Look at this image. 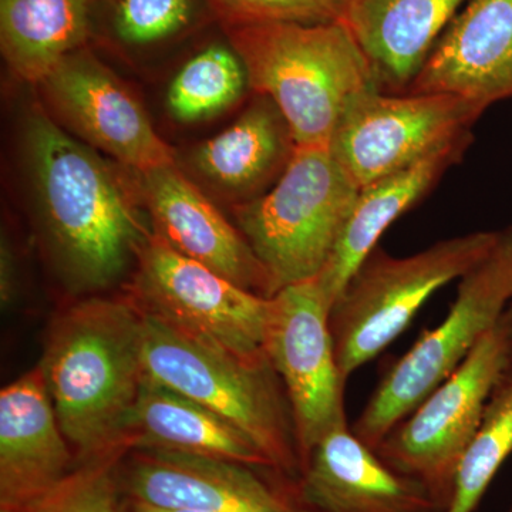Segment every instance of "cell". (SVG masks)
<instances>
[{"label": "cell", "mask_w": 512, "mask_h": 512, "mask_svg": "<svg viewBox=\"0 0 512 512\" xmlns=\"http://www.w3.org/2000/svg\"><path fill=\"white\" fill-rule=\"evenodd\" d=\"M23 124L37 210L64 278L79 292L109 288L136 261L151 232L106 161L42 104Z\"/></svg>", "instance_id": "6da1fadb"}, {"label": "cell", "mask_w": 512, "mask_h": 512, "mask_svg": "<svg viewBox=\"0 0 512 512\" xmlns=\"http://www.w3.org/2000/svg\"><path fill=\"white\" fill-rule=\"evenodd\" d=\"M39 367L77 464L127 453V421L146 376L143 312L130 296L63 308Z\"/></svg>", "instance_id": "7a4b0ae2"}, {"label": "cell", "mask_w": 512, "mask_h": 512, "mask_svg": "<svg viewBox=\"0 0 512 512\" xmlns=\"http://www.w3.org/2000/svg\"><path fill=\"white\" fill-rule=\"evenodd\" d=\"M224 30L249 89L278 107L296 147L329 148L350 101L377 89L369 60L343 20Z\"/></svg>", "instance_id": "3957f363"}, {"label": "cell", "mask_w": 512, "mask_h": 512, "mask_svg": "<svg viewBox=\"0 0 512 512\" xmlns=\"http://www.w3.org/2000/svg\"><path fill=\"white\" fill-rule=\"evenodd\" d=\"M143 319L146 375L220 414L255 441L278 473L299 480L295 420L269 357L248 359L150 313Z\"/></svg>", "instance_id": "277c9868"}, {"label": "cell", "mask_w": 512, "mask_h": 512, "mask_svg": "<svg viewBox=\"0 0 512 512\" xmlns=\"http://www.w3.org/2000/svg\"><path fill=\"white\" fill-rule=\"evenodd\" d=\"M360 188L325 147H296L274 187L235 205V220L269 282V298L328 264Z\"/></svg>", "instance_id": "5b68a950"}, {"label": "cell", "mask_w": 512, "mask_h": 512, "mask_svg": "<svg viewBox=\"0 0 512 512\" xmlns=\"http://www.w3.org/2000/svg\"><path fill=\"white\" fill-rule=\"evenodd\" d=\"M498 235L500 229L470 232L409 256L373 249L330 309L343 380L389 348L434 293L483 261Z\"/></svg>", "instance_id": "8992f818"}, {"label": "cell", "mask_w": 512, "mask_h": 512, "mask_svg": "<svg viewBox=\"0 0 512 512\" xmlns=\"http://www.w3.org/2000/svg\"><path fill=\"white\" fill-rule=\"evenodd\" d=\"M512 302V225L463 278L446 318L421 333L412 348L387 369L362 413L350 426L357 439L376 450L390 430L476 348Z\"/></svg>", "instance_id": "52a82bcc"}, {"label": "cell", "mask_w": 512, "mask_h": 512, "mask_svg": "<svg viewBox=\"0 0 512 512\" xmlns=\"http://www.w3.org/2000/svg\"><path fill=\"white\" fill-rule=\"evenodd\" d=\"M511 370L512 305L466 360L387 433L377 456L426 485L446 512L461 457L494 390Z\"/></svg>", "instance_id": "ba28073f"}, {"label": "cell", "mask_w": 512, "mask_h": 512, "mask_svg": "<svg viewBox=\"0 0 512 512\" xmlns=\"http://www.w3.org/2000/svg\"><path fill=\"white\" fill-rule=\"evenodd\" d=\"M141 311L248 359L266 357L271 298L249 292L178 254L151 232L128 289Z\"/></svg>", "instance_id": "9c48e42d"}, {"label": "cell", "mask_w": 512, "mask_h": 512, "mask_svg": "<svg viewBox=\"0 0 512 512\" xmlns=\"http://www.w3.org/2000/svg\"><path fill=\"white\" fill-rule=\"evenodd\" d=\"M484 111L451 94L370 89L350 101L329 150L357 187L416 164L471 136Z\"/></svg>", "instance_id": "30bf717a"}, {"label": "cell", "mask_w": 512, "mask_h": 512, "mask_svg": "<svg viewBox=\"0 0 512 512\" xmlns=\"http://www.w3.org/2000/svg\"><path fill=\"white\" fill-rule=\"evenodd\" d=\"M330 309L313 278L272 296L266 325L265 352L288 394L302 467L323 437L348 424L346 382L336 362Z\"/></svg>", "instance_id": "8fae6325"}, {"label": "cell", "mask_w": 512, "mask_h": 512, "mask_svg": "<svg viewBox=\"0 0 512 512\" xmlns=\"http://www.w3.org/2000/svg\"><path fill=\"white\" fill-rule=\"evenodd\" d=\"M127 500L207 512H319L299 480L274 468L180 451L134 448L117 466Z\"/></svg>", "instance_id": "7c38bea8"}, {"label": "cell", "mask_w": 512, "mask_h": 512, "mask_svg": "<svg viewBox=\"0 0 512 512\" xmlns=\"http://www.w3.org/2000/svg\"><path fill=\"white\" fill-rule=\"evenodd\" d=\"M37 87L42 106L67 133L128 170L175 164L136 94L92 53L67 56Z\"/></svg>", "instance_id": "4fadbf2b"}, {"label": "cell", "mask_w": 512, "mask_h": 512, "mask_svg": "<svg viewBox=\"0 0 512 512\" xmlns=\"http://www.w3.org/2000/svg\"><path fill=\"white\" fill-rule=\"evenodd\" d=\"M137 175L154 235L178 254L208 266L249 292L269 298L268 276L247 239L177 165Z\"/></svg>", "instance_id": "5bb4252c"}, {"label": "cell", "mask_w": 512, "mask_h": 512, "mask_svg": "<svg viewBox=\"0 0 512 512\" xmlns=\"http://www.w3.org/2000/svg\"><path fill=\"white\" fill-rule=\"evenodd\" d=\"M406 93L451 94L483 111L512 99V0H468Z\"/></svg>", "instance_id": "9a60e30c"}, {"label": "cell", "mask_w": 512, "mask_h": 512, "mask_svg": "<svg viewBox=\"0 0 512 512\" xmlns=\"http://www.w3.org/2000/svg\"><path fill=\"white\" fill-rule=\"evenodd\" d=\"M76 464L37 365L0 392V510L42 497Z\"/></svg>", "instance_id": "2e32d148"}, {"label": "cell", "mask_w": 512, "mask_h": 512, "mask_svg": "<svg viewBox=\"0 0 512 512\" xmlns=\"http://www.w3.org/2000/svg\"><path fill=\"white\" fill-rule=\"evenodd\" d=\"M299 485L319 512H443L426 485L387 466L349 423L316 444Z\"/></svg>", "instance_id": "e0dca14e"}, {"label": "cell", "mask_w": 512, "mask_h": 512, "mask_svg": "<svg viewBox=\"0 0 512 512\" xmlns=\"http://www.w3.org/2000/svg\"><path fill=\"white\" fill-rule=\"evenodd\" d=\"M468 0H348L343 22L362 47L377 89L403 94Z\"/></svg>", "instance_id": "ac0fdd59"}, {"label": "cell", "mask_w": 512, "mask_h": 512, "mask_svg": "<svg viewBox=\"0 0 512 512\" xmlns=\"http://www.w3.org/2000/svg\"><path fill=\"white\" fill-rule=\"evenodd\" d=\"M471 141L473 134L360 188L328 264L316 276L330 308L384 232L429 194L448 168L463 158Z\"/></svg>", "instance_id": "d6986e66"}, {"label": "cell", "mask_w": 512, "mask_h": 512, "mask_svg": "<svg viewBox=\"0 0 512 512\" xmlns=\"http://www.w3.org/2000/svg\"><path fill=\"white\" fill-rule=\"evenodd\" d=\"M124 444L127 451L134 448L180 451L274 468L244 431L147 375L128 417Z\"/></svg>", "instance_id": "ffe728a7"}, {"label": "cell", "mask_w": 512, "mask_h": 512, "mask_svg": "<svg viewBox=\"0 0 512 512\" xmlns=\"http://www.w3.org/2000/svg\"><path fill=\"white\" fill-rule=\"evenodd\" d=\"M295 148L281 111L271 100L256 96L231 126L195 150L194 164L215 187L247 202L268 181L281 177Z\"/></svg>", "instance_id": "44dd1931"}, {"label": "cell", "mask_w": 512, "mask_h": 512, "mask_svg": "<svg viewBox=\"0 0 512 512\" xmlns=\"http://www.w3.org/2000/svg\"><path fill=\"white\" fill-rule=\"evenodd\" d=\"M90 0H0V49L9 69L39 84L89 36Z\"/></svg>", "instance_id": "7402d4cb"}, {"label": "cell", "mask_w": 512, "mask_h": 512, "mask_svg": "<svg viewBox=\"0 0 512 512\" xmlns=\"http://www.w3.org/2000/svg\"><path fill=\"white\" fill-rule=\"evenodd\" d=\"M247 87V72L234 49L212 45L181 67L168 87L167 107L181 123L207 120L234 106Z\"/></svg>", "instance_id": "603a6c76"}, {"label": "cell", "mask_w": 512, "mask_h": 512, "mask_svg": "<svg viewBox=\"0 0 512 512\" xmlns=\"http://www.w3.org/2000/svg\"><path fill=\"white\" fill-rule=\"evenodd\" d=\"M512 454V370L485 407L480 426L458 464L446 512H474Z\"/></svg>", "instance_id": "cb8c5ba5"}, {"label": "cell", "mask_w": 512, "mask_h": 512, "mask_svg": "<svg viewBox=\"0 0 512 512\" xmlns=\"http://www.w3.org/2000/svg\"><path fill=\"white\" fill-rule=\"evenodd\" d=\"M126 453L76 464L69 476L32 503L0 512H130L117 466Z\"/></svg>", "instance_id": "d4e9b609"}, {"label": "cell", "mask_w": 512, "mask_h": 512, "mask_svg": "<svg viewBox=\"0 0 512 512\" xmlns=\"http://www.w3.org/2000/svg\"><path fill=\"white\" fill-rule=\"evenodd\" d=\"M224 29L342 20L348 0H205Z\"/></svg>", "instance_id": "484cf974"}, {"label": "cell", "mask_w": 512, "mask_h": 512, "mask_svg": "<svg viewBox=\"0 0 512 512\" xmlns=\"http://www.w3.org/2000/svg\"><path fill=\"white\" fill-rule=\"evenodd\" d=\"M191 16L192 0H119L114 28L128 45L147 46L177 35Z\"/></svg>", "instance_id": "4316f807"}, {"label": "cell", "mask_w": 512, "mask_h": 512, "mask_svg": "<svg viewBox=\"0 0 512 512\" xmlns=\"http://www.w3.org/2000/svg\"><path fill=\"white\" fill-rule=\"evenodd\" d=\"M2 278H0V293L3 305H8L13 298V264L10 248L5 239L2 241Z\"/></svg>", "instance_id": "83f0119b"}, {"label": "cell", "mask_w": 512, "mask_h": 512, "mask_svg": "<svg viewBox=\"0 0 512 512\" xmlns=\"http://www.w3.org/2000/svg\"><path fill=\"white\" fill-rule=\"evenodd\" d=\"M127 501L128 507H130V512H207L200 510H187V508H161L154 507V505L136 503V501Z\"/></svg>", "instance_id": "f1b7e54d"}, {"label": "cell", "mask_w": 512, "mask_h": 512, "mask_svg": "<svg viewBox=\"0 0 512 512\" xmlns=\"http://www.w3.org/2000/svg\"><path fill=\"white\" fill-rule=\"evenodd\" d=\"M505 512H512V505H511V507H510V508H508V510H507V511H505Z\"/></svg>", "instance_id": "f546056e"}]
</instances>
